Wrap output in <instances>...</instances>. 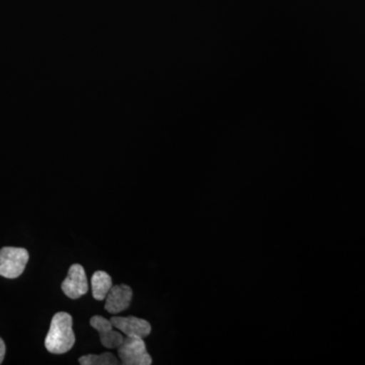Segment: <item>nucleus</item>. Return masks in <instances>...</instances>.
Wrapping results in <instances>:
<instances>
[{
    "instance_id": "nucleus-10",
    "label": "nucleus",
    "mask_w": 365,
    "mask_h": 365,
    "mask_svg": "<svg viewBox=\"0 0 365 365\" xmlns=\"http://www.w3.org/2000/svg\"><path fill=\"white\" fill-rule=\"evenodd\" d=\"M6 343H4V341L0 338V364L4 361V356H6Z\"/></svg>"
},
{
    "instance_id": "nucleus-5",
    "label": "nucleus",
    "mask_w": 365,
    "mask_h": 365,
    "mask_svg": "<svg viewBox=\"0 0 365 365\" xmlns=\"http://www.w3.org/2000/svg\"><path fill=\"white\" fill-rule=\"evenodd\" d=\"M111 323L115 328L128 337L145 338L150 336L151 325L146 319L136 317H113Z\"/></svg>"
},
{
    "instance_id": "nucleus-3",
    "label": "nucleus",
    "mask_w": 365,
    "mask_h": 365,
    "mask_svg": "<svg viewBox=\"0 0 365 365\" xmlns=\"http://www.w3.org/2000/svg\"><path fill=\"white\" fill-rule=\"evenodd\" d=\"M118 355L124 365H150L153 359L146 350L143 338H124L122 344L118 347Z\"/></svg>"
},
{
    "instance_id": "nucleus-2",
    "label": "nucleus",
    "mask_w": 365,
    "mask_h": 365,
    "mask_svg": "<svg viewBox=\"0 0 365 365\" xmlns=\"http://www.w3.org/2000/svg\"><path fill=\"white\" fill-rule=\"evenodd\" d=\"M30 255L26 249L4 247L0 250V276L16 279L25 271Z\"/></svg>"
},
{
    "instance_id": "nucleus-1",
    "label": "nucleus",
    "mask_w": 365,
    "mask_h": 365,
    "mask_svg": "<svg viewBox=\"0 0 365 365\" xmlns=\"http://www.w3.org/2000/svg\"><path fill=\"white\" fill-rule=\"evenodd\" d=\"M72 326L73 321L68 313L60 312L54 314L50 324L49 332L46 336V349L53 354H64L71 351L76 343Z\"/></svg>"
},
{
    "instance_id": "nucleus-4",
    "label": "nucleus",
    "mask_w": 365,
    "mask_h": 365,
    "mask_svg": "<svg viewBox=\"0 0 365 365\" xmlns=\"http://www.w3.org/2000/svg\"><path fill=\"white\" fill-rule=\"evenodd\" d=\"M61 289L71 299H78L88 292V278L83 266L79 264L71 266Z\"/></svg>"
},
{
    "instance_id": "nucleus-8",
    "label": "nucleus",
    "mask_w": 365,
    "mask_h": 365,
    "mask_svg": "<svg viewBox=\"0 0 365 365\" xmlns=\"http://www.w3.org/2000/svg\"><path fill=\"white\" fill-rule=\"evenodd\" d=\"M91 282L93 299L97 300H104L113 287L112 277L105 271L93 273Z\"/></svg>"
},
{
    "instance_id": "nucleus-9",
    "label": "nucleus",
    "mask_w": 365,
    "mask_h": 365,
    "mask_svg": "<svg viewBox=\"0 0 365 365\" xmlns=\"http://www.w3.org/2000/svg\"><path fill=\"white\" fill-rule=\"evenodd\" d=\"M81 365H118L119 360L111 352L102 353L100 355L88 354L83 355L78 359Z\"/></svg>"
},
{
    "instance_id": "nucleus-6",
    "label": "nucleus",
    "mask_w": 365,
    "mask_h": 365,
    "mask_svg": "<svg viewBox=\"0 0 365 365\" xmlns=\"http://www.w3.org/2000/svg\"><path fill=\"white\" fill-rule=\"evenodd\" d=\"M91 326L100 334L101 343L108 349H118L123 342L122 334L114 330L111 321L101 316H93L90 321Z\"/></svg>"
},
{
    "instance_id": "nucleus-7",
    "label": "nucleus",
    "mask_w": 365,
    "mask_h": 365,
    "mask_svg": "<svg viewBox=\"0 0 365 365\" xmlns=\"http://www.w3.org/2000/svg\"><path fill=\"white\" fill-rule=\"evenodd\" d=\"M133 292L126 284L112 287L106 297L105 309L110 314H117L130 307Z\"/></svg>"
}]
</instances>
